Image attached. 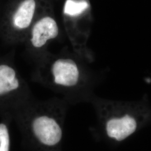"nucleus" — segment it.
Masks as SVG:
<instances>
[{
    "instance_id": "obj_6",
    "label": "nucleus",
    "mask_w": 151,
    "mask_h": 151,
    "mask_svg": "<svg viewBox=\"0 0 151 151\" xmlns=\"http://www.w3.org/2000/svg\"><path fill=\"white\" fill-rule=\"evenodd\" d=\"M19 86L15 70L6 65H0V95L15 90Z\"/></svg>"
},
{
    "instance_id": "obj_2",
    "label": "nucleus",
    "mask_w": 151,
    "mask_h": 151,
    "mask_svg": "<svg viewBox=\"0 0 151 151\" xmlns=\"http://www.w3.org/2000/svg\"><path fill=\"white\" fill-rule=\"evenodd\" d=\"M54 82L63 86L76 85L78 80L79 72L73 60L60 59L56 60L52 66Z\"/></svg>"
},
{
    "instance_id": "obj_4",
    "label": "nucleus",
    "mask_w": 151,
    "mask_h": 151,
    "mask_svg": "<svg viewBox=\"0 0 151 151\" xmlns=\"http://www.w3.org/2000/svg\"><path fill=\"white\" fill-rule=\"evenodd\" d=\"M137 123L135 119L128 115L121 118H113L106 124V132L108 136L118 141L124 140L135 132Z\"/></svg>"
},
{
    "instance_id": "obj_7",
    "label": "nucleus",
    "mask_w": 151,
    "mask_h": 151,
    "mask_svg": "<svg viewBox=\"0 0 151 151\" xmlns=\"http://www.w3.org/2000/svg\"><path fill=\"white\" fill-rule=\"evenodd\" d=\"M88 5L86 1L76 2L73 0H67L65 6V13L70 16L81 14L88 8Z\"/></svg>"
},
{
    "instance_id": "obj_1",
    "label": "nucleus",
    "mask_w": 151,
    "mask_h": 151,
    "mask_svg": "<svg viewBox=\"0 0 151 151\" xmlns=\"http://www.w3.org/2000/svg\"><path fill=\"white\" fill-rule=\"evenodd\" d=\"M32 129L34 137L44 146L57 145L62 138V130L55 119L46 115L38 116L33 120Z\"/></svg>"
},
{
    "instance_id": "obj_8",
    "label": "nucleus",
    "mask_w": 151,
    "mask_h": 151,
    "mask_svg": "<svg viewBox=\"0 0 151 151\" xmlns=\"http://www.w3.org/2000/svg\"><path fill=\"white\" fill-rule=\"evenodd\" d=\"M10 140L9 130L5 124H0V151H9Z\"/></svg>"
},
{
    "instance_id": "obj_3",
    "label": "nucleus",
    "mask_w": 151,
    "mask_h": 151,
    "mask_svg": "<svg viewBox=\"0 0 151 151\" xmlns=\"http://www.w3.org/2000/svg\"><path fill=\"white\" fill-rule=\"evenodd\" d=\"M58 32V27L54 19L50 17H45L34 26L31 42L35 47H42L47 40L56 38Z\"/></svg>"
},
{
    "instance_id": "obj_5",
    "label": "nucleus",
    "mask_w": 151,
    "mask_h": 151,
    "mask_svg": "<svg viewBox=\"0 0 151 151\" xmlns=\"http://www.w3.org/2000/svg\"><path fill=\"white\" fill-rule=\"evenodd\" d=\"M35 5L34 0H25L22 2L14 16L13 22L15 27L25 29L30 25L34 14Z\"/></svg>"
}]
</instances>
